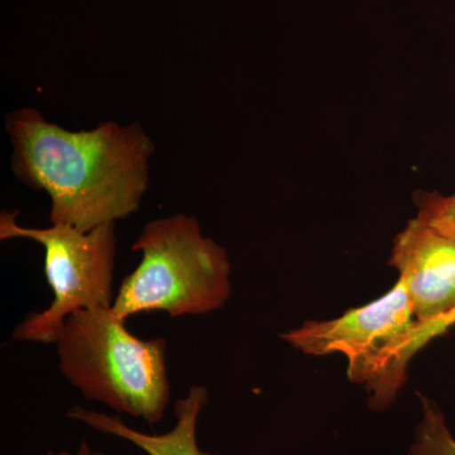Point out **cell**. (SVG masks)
<instances>
[{"mask_svg":"<svg viewBox=\"0 0 455 455\" xmlns=\"http://www.w3.org/2000/svg\"><path fill=\"white\" fill-rule=\"evenodd\" d=\"M423 419L416 427L409 455H455V438L435 401L420 396Z\"/></svg>","mask_w":455,"mask_h":455,"instance_id":"ba28073f","label":"cell"},{"mask_svg":"<svg viewBox=\"0 0 455 455\" xmlns=\"http://www.w3.org/2000/svg\"><path fill=\"white\" fill-rule=\"evenodd\" d=\"M208 401V388L191 386L187 396L175 403V425L164 434L143 433L128 427L118 415H107L82 406H74L66 415L92 429L127 440L147 455H212L203 451L197 443V421Z\"/></svg>","mask_w":455,"mask_h":455,"instance_id":"52a82bcc","label":"cell"},{"mask_svg":"<svg viewBox=\"0 0 455 455\" xmlns=\"http://www.w3.org/2000/svg\"><path fill=\"white\" fill-rule=\"evenodd\" d=\"M416 322L405 283L398 278L382 298L337 319L304 323L281 338L304 355H343L350 381L372 392L371 406L382 410L406 381V350Z\"/></svg>","mask_w":455,"mask_h":455,"instance_id":"5b68a950","label":"cell"},{"mask_svg":"<svg viewBox=\"0 0 455 455\" xmlns=\"http://www.w3.org/2000/svg\"><path fill=\"white\" fill-rule=\"evenodd\" d=\"M20 212H0V241L29 239L44 250V276L53 300L40 313L27 315L14 328L17 341L55 344L66 319L80 310L112 307L116 269V223L80 230L68 224L47 228L20 226Z\"/></svg>","mask_w":455,"mask_h":455,"instance_id":"277c9868","label":"cell"},{"mask_svg":"<svg viewBox=\"0 0 455 455\" xmlns=\"http://www.w3.org/2000/svg\"><path fill=\"white\" fill-rule=\"evenodd\" d=\"M46 455H108L101 453V451H95L88 442H82V444L77 447L76 451H49Z\"/></svg>","mask_w":455,"mask_h":455,"instance_id":"8fae6325","label":"cell"},{"mask_svg":"<svg viewBox=\"0 0 455 455\" xmlns=\"http://www.w3.org/2000/svg\"><path fill=\"white\" fill-rule=\"evenodd\" d=\"M390 265L405 283L418 323L455 310L453 239L415 218L395 239Z\"/></svg>","mask_w":455,"mask_h":455,"instance_id":"8992f818","label":"cell"},{"mask_svg":"<svg viewBox=\"0 0 455 455\" xmlns=\"http://www.w3.org/2000/svg\"><path fill=\"white\" fill-rule=\"evenodd\" d=\"M59 370L89 401L147 424L163 420L170 403L167 341L131 333L112 307L80 310L55 341Z\"/></svg>","mask_w":455,"mask_h":455,"instance_id":"7a4b0ae2","label":"cell"},{"mask_svg":"<svg viewBox=\"0 0 455 455\" xmlns=\"http://www.w3.org/2000/svg\"><path fill=\"white\" fill-rule=\"evenodd\" d=\"M455 325V310L445 315L436 317L427 323L416 322L414 331L411 334L409 347H407L406 355L407 359L414 357L416 353L421 348H424L430 340L435 339L439 335L447 333L449 329L453 328Z\"/></svg>","mask_w":455,"mask_h":455,"instance_id":"30bf717a","label":"cell"},{"mask_svg":"<svg viewBox=\"0 0 455 455\" xmlns=\"http://www.w3.org/2000/svg\"><path fill=\"white\" fill-rule=\"evenodd\" d=\"M5 131L12 170L26 187L50 196L51 224L88 232L140 211L155 145L139 122L70 131L23 108L5 116Z\"/></svg>","mask_w":455,"mask_h":455,"instance_id":"6da1fadb","label":"cell"},{"mask_svg":"<svg viewBox=\"0 0 455 455\" xmlns=\"http://www.w3.org/2000/svg\"><path fill=\"white\" fill-rule=\"evenodd\" d=\"M412 202L418 220L455 241V194L442 196L436 191H415Z\"/></svg>","mask_w":455,"mask_h":455,"instance_id":"9c48e42d","label":"cell"},{"mask_svg":"<svg viewBox=\"0 0 455 455\" xmlns=\"http://www.w3.org/2000/svg\"><path fill=\"white\" fill-rule=\"evenodd\" d=\"M139 267L123 278L112 310L119 319L152 311L171 317L202 316L229 300V257L205 236L199 220L178 212L147 223L132 245Z\"/></svg>","mask_w":455,"mask_h":455,"instance_id":"3957f363","label":"cell"}]
</instances>
